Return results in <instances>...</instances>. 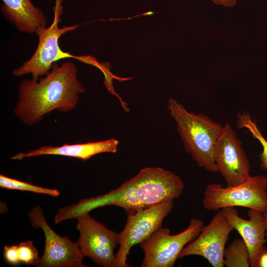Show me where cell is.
<instances>
[{"label":"cell","mask_w":267,"mask_h":267,"mask_svg":"<svg viewBox=\"0 0 267 267\" xmlns=\"http://www.w3.org/2000/svg\"><path fill=\"white\" fill-rule=\"evenodd\" d=\"M84 91L73 63L67 61L59 66L54 62L39 81L32 79L20 83L14 112L22 123L31 126L55 110L66 112L74 109L79 94Z\"/></svg>","instance_id":"cell-1"},{"label":"cell","mask_w":267,"mask_h":267,"mask_svg":"<svg viewBox=\"0 0 267 267\" xmlns=\"http://www.w3.org/2000/svg\"><path fill=\"white\" fill-rule=\"evenodd\" d=\"M168 103L185 150L198 167L211 173L218 172L214 151L223 126L203 113L188 111L173 98L170 97Z\"/></svg>","instance_id":"cell-2"},{"label":"cell","mask_w":267,"mask_h":267,"mask_svg":"<svg viewBox=\"0 0 267 267\" xmlns=\"http://www.w3.org/2000/svg\"><path fill=\"white\" fill-rule=\"evenodd\" d=\"M202 203L209 211L243 207L264 214L267 211V177L251 176L246 181L232 187L209 184L204 190Z\"/></svg>","instance_id":"cell-3"},{"label":"cell","mask_w":267,"mask_h":267,"mask_svg":"<svg viewBox=\"0 0 267 267\" xmlns=\"http://www.w3.org/2000/svg\"><path fill=\"white\" fill-rule=\"evenodd\" d=\"M54 18L52 23L44 28L36 34L39 37L37 47L30 59L13 71V74L20 77L31 74L32 79L38 80L40 77L45 75L56 61L66 58H75L81 60L82 56H75L63 51L59 46L58 40L64 34L75 30L77 25L59 28L62 12L61 0H57L53 8Z\"/></svg>","instance_id":"cell-4"},{"label":"cell","mask_w":267,"mask_h":267,"mask_svg":"<svg viewBox=\"0 0 267 267\" xmlns=\"http://www.w3.org/2000/svg\"><path fill=\"white\" fill-rule=\"evenodd\" d=\"M204 222L191 218L182 232L172 235L169 228L160 227L139 245L144 252L142 267H173L185 245L198 235Z\"/></svg>","instance_id":"cell-5"},{"label":"cell","mask_w":267,"mask_h":267,"mask_svg":"<svg viewBox=\"0 0 267 267\" xmlns=\"http://www.w3.org/2000/svg\"><path fill=\"white\" fill-rule=\"evenodd\" d=\"M173 206L174 200H170L128 215L124 229L118 233L119 247L116 254L114 267H130L127 259L131 248L139 244L161 227Z\"/></svg>","instance_id":"cell-6"},{"label":"cell","mask_w":267,"mask_h":267,"mask_svg":"<svg viewBox=\"0 0 267 267\" xmlns=\"http://www.w3.org/2000/svg\"><path fill=\"white\" fill-rule=\"evenodd\" d=\"M31 225L42 229L45 238L43 254L38 267H85L84 256L76 243L67 236L56 233L46 221L40 206L37 205L28 213Z\"/></svg>","instance_id":"cell-7"},{"label":"cell","mask_w":267,"mask_h":267,"mask_svg":"<svg viewBox=\"0 0 267 267\" xmlns=\"http://www.w3.org/2000/svg\"><path fill=\"white\" fill-rule=\"evenodd\" d=\"M76 219V228L80 236L76 243L83 256L90 258L98 266L114 267L118 233L107 228L89 213Z\"/></svg>","instance_id":"cell-8"},{"label":"cell","mask_w":267,"mask_h":267,"mask_svg":"<svg viewBox=\"0 0 267 267\" xmlns=\"http://www.w3.org/2000/svg\"><path fill=\"white\" fill-rule=\"evenodd\" d=\"M214 159L226 186L238 185L251 177L248 157L241 141L228 123L223 126L217 142Z\"/></svg>","instance_id":"cell-9"},{"label":"cell","mask_w":267,"mask_h":267,"mask_svg":"<svg viewBox=\"0 0 267 267\" xmlns=\"http://www.w3.org/2000/svg\"><path fill=\"white\" fill-rule=\"evenodd\" d=\"M133 178L142 209L178 198L184 188L179 177L161 167L143 168Z\"/></svg>","instance_id":"cell-10"},{"label":"cell","mask_w":267,"mask_h":267,"mask_svg":"<svg viewBox=\"0 0 267 267\" xmlns=\"http://www.w3.org/2000/svg\"><path fill=\"white\" fill-rule=\"evenodd\" d=\"M233 229L222 210L203 226L196 238L185 246L178 259L190 255L206 259L213 267H223V251L230 232Z\"/></svg>","instance_id":"cell-11"},{"label":"cell","mask_w":267,"mask_h":267,"mask_svg":"<svg viewBox=\"0 0 267 267\" xmlns=\"http://www.w3.org/2000/svg\"><path fill=\"white\" fill-rule=\"evenodd\" d=\"M113 205L123 208L128 215L142 209L136 193V186L133 178L126 181L118 188L98 196L80 199L78 202L61 208L54 218L55 223L76 219L89 213L95 208Z\"/></svg>","instance_id":"cell-12"},{"label":"cell","mask_w":267,"mask_h":267,"mask_svg":"<svg viewBox=\"0 0 267 267\" xmlns=\"http://www.w3.org/2000/svg\"><path fill=\"white\" fill-rule=\"evenodd\" d=\"M230 224L237 231L245 242L249 253L250 267H257L259 253L266 242L265 233L267 222L264 214L257 210L249 209L248 220L238 215L234 207L221 209Z\"/></svg>","instance_id":"cell-13"},{"label":"cell","mask_w":267,"mask_h":267,"mask_svg":"<svg viewBox=\"0 0 267 267\" xmlns=\"http://www.w3.org/2000/svg\"><path fill=\"white\" fill-rule=\"evenodd\" d=\"M119 141L114 138L97 142H89L74 144H64L60 146H44L27 153H19L10 158L21 160L40 155H61L86 160L92 156L105 152L116 153Z\"/></svg>","instance_id":"cell-14"},{"label":"cell","mask_w":267,"mask_h":267,"mask_svg":"<svg viewBox=\"0 0 267 267\" xmlns=\"http://www.w3.org/2000/svg\"><path fill=\"white\" fill-rule=\"evenodd\" d=\"M1 11L11 23L21 32L37 33L46 27L47 20L43 11L30 0H2Z\"/></svg>","instance_id":"cell-15"},{"label":"cell","mask_w":267,"mask_h":267,"mask_svg":"<svg viewBox=\"0 0 267 267\" xmlns=\"http://www.w3.org/2000/svg\"><path fill=\"white\" fill-rule=\"evenodd\" d=\"M249 253L242 239H234L223 251V264L227 267H249Z\"/></svg>","instance_id":"cell-16"},{"label":"cell","mask_w":267,"mask_h":267,"mask_svg":"<svg viewBox=\"0 0 267 267\" xmlns=\"http://www.w3.org/2000/svg\"><path fill=\"white\" fill-rule=\"evenodd\" d=\"M237 126L239 128H246L257 139L263 147V151L260 154V168L267 170V140L259 129L256 123L253 121L250 114L242 112L237 115Z\"/></svg>","instance_id":"cell-17"},{"label":"cell","mask_w":267,"mask_h":267,"mask_svg":"<svg viewBox=\"0 0 267 267\" xmlns=\"http://www.w3.org/2000/svg\"><path fill=\"white\" fill-rule=\"evenodd\" d=\"M0 187L10 190L27 191L37 193L44 194L55 197L59 195V191L55 189L40 187L12 178L2 175H0Z\"/></svg>","instance_id":"cell-18"},{"label":"cell","mask_w":267,"mask_h":267,"mask_svg":"<svg viewBox=\"0 0 267 267\" xmlns=\"http://www.w3.org/2000/svg\"><path fill=\"white\" fill-rule=\"evenodd\" d=\"M18 251L21 262H23L27 265H33L37 266L40 258L32 241L20 242L18 245Z\"/></svg>","instance_id":"cell-19"},{"label":"cell","mask_w":267,"mask_h":267,"mask_svg":"<svg viewBox=\"0 0 267 267\" xmlns=\"http://www.w3.org/2000/svg\"><path fill=\"white\" fill-rule=\"evenodd\" d=\"M4 256L6 261L11 264L16 265L21 262L18 251V245L4 247Z\"/></svg>","instance_id":"cell-20"},{"label":"cell","mask_w":267,"mask_h":267,"mask_svg":"<svg viewBox=\"0 0 267 267\" xmlns=\"http://www.w3.org/2000/svg\"><path fill=\"white\" fill-rule=\"evenodd\" d=\"M257 267H267V248L265 245L262 247L259 253Z\"/></svg>","instance_id":"cell-21"},{"label":"cell","mask_w":267,"mask_h":267,"mask_svg":"<svg viewBox=\"0 0 267 267\" xmlns=\"http://www.w3.org/2000/svg\"><path fill=\"white\" fill-rule=\"evenodd\" d=\"M216 4L222 5L228 7L234 6L237 0H211Z\"/></svg>","instance_id":"cell-22"},{"label":"cell","mask_w":267,"mask_h":267,"mask_svg":"<svg viewBox=\"0 0 267 267\" xmlns=\"http://www.w3.org/2000/svg\"><path fill=\"white\" fill-rule=\"evenodd\" d=\"M265 237H266V242H267V224L266 230Z\"/></svg>","instance_id":"cell-23"},{"label":"cell","mask_w":267,"mask_h":267,"mask_svg":"<svg viewBox=\"0 0 267 267\" xmlns=\"http://www.w3.org/2000/svg\"><path fill=\"white\" fill-rule=\"evenodd\" d=\"M264 215L265 217L266 220L267 222V211L265 213H264Z\"/></svg>","instance_id":"cell-24"}]
</instances>
